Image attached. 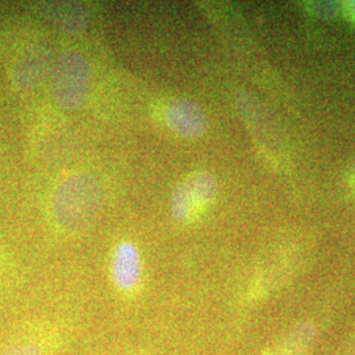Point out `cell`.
I'll list each match as a JSON object with an SVG mask.
<instances>
[{"label":"cell","instance_id":"6da1fadb","mask_svg":"<svg viewBox=\"0 0 355 355\" xmlns=\"http://www.w3.org/2000/svg\"><path fill=\"white\" fill-rule=\"evenodd\" d=\"M102 199V187L96 179L89 175L70 178L54 193V218L66 232L80 233L99 215Z\"/></svg>","mask_w":355,"mask_h":355},{"label":"cell","instance_id":"7a4b0ae2","mask_svg":"<svg viewBox=\"0 0 355 355\" xmlns=\"http://www.w3.org/2000/svg\"><path fill=\"white\" fill-rule=\"evenodd\" d=\"M89 83V61L76 51L64 53L54 64L51 91L55 102L66 110H76L86 98Z\"/></svg>","mask_w":355,"mask_h":355},{"label":"cell","instance_id":"3957f363","mask_svg":"<svg viewBox=\"0 0 355 355\" xmlns=\"http://www.w3.org/2000/svg\"><path fill=\"white\" fill-rule=\"evenodd\" d=\"M216 192L215 178L208 173H193L174 190L171 214L179 223H192L203 215L215 200Z\"/></svg>","mask_w":355,"mask_h":355},{"label":"cell","instance_id":"277c9868","mask_svg":"<svg viewBox=\"0 0 355 355\" xmlns=\"http://www.w3.org/2000/svg\"><path fill=\"white\" fill-rule=\"evenodd\" d=\"M166 124L183 137H198L207 128V117L203 110L190 101H175L167 105Z\"/></svg>","mask_w":355,"mask_h":355},{"label":"cell","instance_id":"5b68a950","mask_svg":"<svg viewBox=\"0 0 355 355\" xmlns=\"http://www.w3.org/2000/svg\"><path fill=\"white\" fill-rule=\"evenodd\" d=\"M114 284L123 291L136 288L141 278V258L137 248L130 242H123L114 249L111 263Z\"/></svg>","mask_w":355,"mask_h":355},{"label":"cell","instance_id":"8992f818","mask_svg":"<svg viewBox=\"0 0 355 355\" xmlns=\"http://www.w3.org/2000/svg\"><path fill=\"white\" fill-rule=\"evenodd\" d=\"M316 338V330L309 324H302L286 333L279 343L265 355H306Z\"/></svg>","mask_w":355,"mask_h":355},{"label":"cell","instance_id":"52a82bcc","mask_svg":"<svg viewBox=\"0 0 355 355\" xmlns=\"http://www.w3.org/2000/svg\"><path fill=\"white\" fill-rule=\"evenodd\" d=\"M49 17L57 28L69 33H79L87 24V13L74 3H57L49 6Z\"/></svg>","mask_w":355,"mask_h":355},{"label":"cell","instance_id":"ba28073f","mask_svg":"<svg viewBox=\"0 0 355 355\" xmlns=\"http://www.w3.org/2000/svg\"><path fill=\"white\" fill-rule=\"evenodd\" d=\"M0 355H42V350L35 343H17L0 350Z\"/></svg>","mask_w":355,"mask_h":355},{"label":"cell","instance_id":"9c48e42d","mask_svg":"<svg viewBox=\"0 0 355 355\" xmlns=\"http://www.w3.org/2000/svg\"><path fill=\"white\" fill-rule=\"evenodd\" d=\"M343 10H345V15L347 16V19L355 24V1L346 3L345 7H343Z\"/></svg>","mask_w":355,"mask_h":355},{"label":"cell","instance_id":"30bf717a","mask_svg":"<svg viewBox=\"0 0 355 355\" xmlns=\"http://www.w3.org/2000/svg\"><path fill=\"white\" fill-rule=\"evenodd\" d=\"M350 182H352V187H353V190L355 191V165L354 168H353V173H352V177H350Z\"/></svg>","mask_w":355,"mask_h":355}]
</instances>
